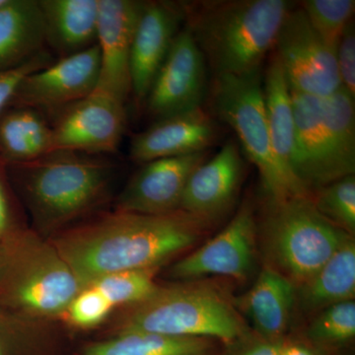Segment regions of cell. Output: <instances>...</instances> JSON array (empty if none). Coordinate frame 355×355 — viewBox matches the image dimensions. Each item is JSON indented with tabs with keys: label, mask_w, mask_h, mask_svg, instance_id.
<instances>
[{
	"label": "cell",
	"mask_w": 355,
	"mask_h": 355,
	"mask_svg": "<svg viewBox=\"0 0 355 355\" xmlns=\"http://www.w3.org/2000/svg\"><path fill=\"white\" fill-rule=\"evenodd\" d=\"M211 226L181 209L163 216L116 210L65 231L53 245L84 287L111 273L160 268L202 241Z\"/></svg>",
	"instance_id": "6da1fadb"
},
{
	"label": "cell",
	"mask_w": 355,
	"mask_h": 355,
	"mask_svg": "<svg viewBox=\"0 0 355 355\" xmlns=\"http://www.w3.org/2000/svg\"><path fill=\"white\" fill-rule=\"evenodd\" d=\"M183 7L187 27L218 76L260 70L291 4L284 0H216Z\"/></svg>",
	"instance_id": "7a4b0ae2"
},
{
	"label": "cell",
	"mask_w": 355,
	"mask_h": 355,
	"mask_svg": "<svg viewBox=\"0 0 355 355\" xmlns=\"http://www.w3.org/2000/svg\"><path fill=\"white\" fill-rule=\"evenodd\" d=\"M125 331L214 338L226 347L250 333L235 299L214 282L202 279L158 284L146 299L127 307L119 329Z\"/></svg>",
	"instance_id": "3957f363"
},
{
	"label": "cell",
	"mask_w": 355,
	"mask_h": 355,
	"mask_svg": "<svg viewBox=\"0 0 355 355\" xmlns=\"http://www.w3.org/2000/svg\"><path fill=\"white\" fill-rule=\"evenodd\" d=\"M33 216L57 228L101 205L113 180V161L102 155L57 150L11 164Z\"/></svg>",
	"instance_id": "277c9868"
},
{
	"label": "cell",
	"mask_w": 355,
	"mask_h": 355,
	"mask_svg": "<svg viewBox=\"0 0 355 355\" xmlns=\"http://www.w3.org/2000/svg\"><path fill=\"white\" fill-rule=\"evenodd\" d=\"M83 288L53 243L14 229L0 245V309L13 317L64 314Z\"/></svg>",
	"instance_id": "5b68a950"
},
{
	"label": "cell",
	"mask_w": 355,
	"mask_h": 355,
	"mask_svg": "<svg viewBox=\"0 0 355 355\" xmlns=\"http://www.w3.org/2000/svg\"><path fill=\"white\" fill-rule=\"evenodd\" d=\"M349 237L318 211L311 195L268 200L258 227L265 266L284 275L296 288Z\"/></svg>",
	"instance_id": "8992f818"
},
{
	"label": "cell",
	"mask_w": 355,
	"mask_h": 355,
	"mask_svg": "<svg viewBox=\"0 0 355 355\" xmlns=\"http://www.w3.org/2000/svg\"><path fill=\"white\" fill-rule=\"evenodd\" d=\"M212 102L216 114L233 128L247 157L260 173L268 200L311 195L277 163L270 144L261 69L214 78Z\"/></svg>",
	"instance_id": "52a82bcc"
},
{
	"label": "cell",
	"mask_w": 355,
	"mask_h": 355,
	"mask_svg": "<svg viewBox=\"0 0 355 355\" xmlns=\"http://www.w3.org/2000/svg\"><path fill=\"white\" fill-rule=\"evenodd\" d=\"M275 46L293 90L326 98L342 86L336 53L311 27L301 7L287 12Z\"/></svg>",
	"instance_id": "ba28073f"
},
{
	"label": "cell",
	"mask_w": 355,
	"mask_h": 355,
	"mask_svg": "<svg viewBox=\"0 0 355 355\" xmlns=\"http://www.w3.org/2000/svg\"><path fill=\"white\" fill-rule=\"evenodd\" d=\"M55 116L49 153L109 155L118 150L127 127L125 103L98 90Z\"/></svg>",
	"instance_id": "9c48e42d"
},
{
	"label": "cell",
	"mask_w": 355,
	"mask_h": 355,
	"mask_svg": "<svg viewBox=\"0 0 355 355\" xmlns=\"http://www.w3.org/2000/svg\"><path fill=\"white\" fill-rule=\"evenodd\" d=\"M257 250L258 226L247 200L220 232L175 263L170 275L182 282L210 275L244 282L253 273Z\"/></svg>",
	"instance_id": "30bf717a"
},
{
	"label": "cell",
	"mask_w": 355,
	"mask_h": 355,
	"mask_svg": "<svg viewBox=\"0 0 355 355\" xmlns=\"http://www.w3.org/2000/svg\"><path fill=\"white\" fill-rule=\"evenodd\" d=\"M99 73L100 51L96 44L26 77L9 105L57 114L94 92Z\"/></svg>",
	"instance_id": "8fae6325"
},
{
	"label": "cell",
	"mask_w": 355,
	"mask_h": 355,
	"mask_svg": "<svg viewBox=\"0 0 355 355\" xmlns=\"http://www.w3.org/2000/svg\"><path fill=\"white\" fill-rule=\"evenodd\" d=\"M207 87L202 51L184 25L173 42L147 95V111L156 121L200 108Z\"/></svg>",
	"instance_id": "7c38bea8"
},
{
	"label": "cell",
	"mask_w": 355,
	"mask_h": 355,
	"mask_svg": "<svg viewBox=\"0 0 355 355\" xmlns=\"http://www.w3.org/2000/svg\"><path fill=\"white\" fill-rule=\"evenodd\" d=\"M207 158L202 151L144 163L121 191L116 210L146 216L177 211L191 175Z\"/></svg>",
	"instance_id": "4fadbf2b"
},
{
	"label": "cell",
	"mask_w": 355,
	"mask_h": 355,
	"mask_svg": "<svg viewBox=\"0 0 355 355\" xmlns=\"http://www.w3.org/2000/svg\"><path fill=\"white\" fill-rule=\"evenodd\" d=\"M142 1L99 0L100 73L95 90L127 102L132 94L130 53Z\"/></svg>",
	"instance_id": "5bb4252c"
},
{
	"label": "cell",
	"mask_w": 355,
	"mask_h": 355,
	"mask_svg": "<svg viewBox=\"0 0 355 355\" xmlns=\"http://www.w3.org/2000/svg\"><path fill=\"white\" fill-rule=\"evenodd\" d=\"M184 21L183 4L168 1L142 4L130 53L132 94L139 106L146 103L154 78Z\"/></svg>",
	"instance_id": "9a60e30c"
},
{
	"label": "cell",
	"mask_w": 355,
	"mask_h": 355,
	"mask_svg": "<svg viewBox=\"0 0 355 355\" xmlns=\"http://www.w3.org/2000/svg\"><path fill=\"white\" fill-rule=\"evenodd\" d=\"M291 93L295 123L294 174L312 193V190L349 175L343 170L331 147L324 125L322 98L291 88Z\"/></svg>",
	"instance_id": "2e32d148"
},
{
	"label": "cell",
	"mask_w": 355,
	"mask_h": 355,
	"mask_svg": "<svg viewBox=\"0 0 355 355\" xmlns=\"http://www.w3.org/2000/svg\"><path fill=\"white\" fill-rule=\"evenodd\" d=\"M239 147L228 142L198 166L184 191L180 209L214 225L234 205L244 178Z\"/></svg>",
	"instance_id": "e0dca14e"
},
{
	"label": "cell",
	"mask_w": 355,
	"mask_h": 355,
	"mask_svg": "<svg viewBox=\"0 0 355 355\" xmlns=\"http://www.w3.org/2000/svg\"><path fill=\"white\" fill-rule=\"evenodd\" d=\"M217 137L216 123L200 108L156 121L133 137L130 156L144 164L156 159L207 151Z\"/></svg>",
	"instance_id": "ac0fdd59"
},
{
	"label": "cell",
	"mask_w": 355,
	"mask_h": 355,
	"mask_svg": "<svg viewBox=\"0 0 355 355\" xmlns=\"http://www.w3.org/2000/svg\"><path fill=\"white\" fill-rule=\"evenodd\" d=\"M235 305L257 335L282 342L296 305V286L284 275L263 266L251 288L236 299Z\"/></svg>",
	"instance_id": "d6986e66"
},
{
	"label": "cell",
	"mask_w": 355,
	"mask_h": 355,
	"mask_svg": "<svg viewBox=\"0 0 355 355\" xmlns=\"http://www.w3.org/2000/svg\"><path fill=\"white\" fill-rule=\"evenodd\" d=\"M46 28V44L58 58L80 53L97 44L99 0H38Z\"/></svg>",
	"instance_id": "ffe728a7"
},
{
	"label": "cell",
	"mask_w": 355,
	"mask_h": 355,
	"mask_svg": "<svg viewBox=\"0 0 355 355\" xmlns=\"http://www.w3.org/2000/svg\"><path fill=\"white\" fill-rule=\"evenodd\" d=\"M46 44L38 0H4L0 6V71L31 60Z\"/></svg>",
	"instance_id": "44dd1931"
},
{
	"label": "cell",
	"mask_w": 355,
	"mask_h": 355,
	"mask_svg": "<svg viewBox=\"0 0 355 355\" xmlns=\"http://www.w3.org/2000/svg\"><path fill=\"white\" fill-rule=\"evenodd\" d=\"M354 297L355 243L350 236L309 280L296 288V304L303 314L312 317Z\"/></svg>",
	"instance_id": "7402d4cb"
},
{
	"label": "cell",
	"mask_w": 355,
	"mask_h": 355,
	"mask_svg": "<svg viewBox=\"0 0 355 355\" xmlns=\"http://www.w3.org/2000/svg\"><path fill=\"white\" fill-rule=\"evenodd\" d=\"M263 93L266 123L275 157L280 167L300 184L294 174L295 123L291 87L275 53L266 67Z\"/></svg>",
	"instance_id": "603a6c76"
},
{
	"label": "cell",
	"mask_w": 355,
	"mask_h": 355,
	"mask_svg": "<svg viewBox=\"0 0 355 355\" xmlns=\"http://www.w3.org/2000/svg\"><path fill=\"white\" fill-rule=\"evenodd\" d=\"M81 355H225V345L200 336L125 331L109 340L89 343Z\"/></svg>",
	"instance_id": "cb8c5ba5"
},
{
	"label": "cell",
	"mask_w": 355,
	"mask_h": 355,
	"mask_svg": "<svg viewBox=\"0 0 355 355\" xmlns=\"http://www.w3.org/2000/svg\"><path fill=\"white\" fill-rule=\"evenodd\" d=\"M51 139V125L38 111L15 108L0 119V150L10 164L48 153Z\"/></svg>",
	"instance_id": "d4e9b609"
},
{
	"label": "cell",
	"mask_w": 355,
	"mask_h": 355,
	"mask_svg": "<svg viewBox=\"0 0 355 355\" xmlns=\"http://www.w3.org/2000/svg\"><path fill=\"white\" fill-rule=\"evenodd\" d=\"M324 128L338 162L347 175L355 171L354 97L340 86L333 94L322 98Z\"/></svg>",
	"instance_id": "484cf974"
},
{
	"label": "cell",
	"mask_w": 355,
	"mask_h": 355,
	"mask_svg": "<svg viewBox=\"0 0 355 355\" xmlns=\"http://www.w3.org/2000/svg\"><path fill=\"white\" fill-rule=\"evenodd\" d=\"M306 336L310 345L319 352L349 345L355 336L354 300L330 306L313 315Z\"/></svg>",
	"instance_id": "4316f807"
},
{
	"label": "cell",
	"mask_w": 355,
	"mask_h": 355,
	"mask_svg": "<svg viewBox=\"0 0 355 355\" xmlns=\"http://www.w3.org/2000/svg\"><path fill=\"white\" fill-rule=\"evenodd\" d=\"M318 211L331 224L354 237L355 233V177H343L311 193Z\"/></svg>",
	"instance_id": "83f0119b"
},
{
	"label": "cell",
	"mask_w": 355,
	"mask_h": 355,
	"mask_svg": "<svg viewBox=\"0 0 355 355\" xmlns=\"http://www.w3.org/2000/svg\"><path fill=\"white\" fill-rule=\"evenodd\" d=\"M301 8L313 30L336 53L345 28L352 21L354 0H306Z\"/></svg>",
	"instance_id": "f1b7e54d"
},
{
	"label": "cell",
	"mask_w": 355,
	"mask_h": 355,
	"mask_svg": "<svg viewBox=\"0 0 355 355\" xmlns=\"http://www.w3.org/2000/svg\"><path fill=\"white\" fill-rule=\"evenodd\" d=\"M158 270L151 268L111 273L93 280L88 286L101 292L114 308L130 307L146 299L157 287L155 275Z\"/></svg>",
	"instance_id": "f546056e"
},
{
	"label": "cell",
	"mask_w": 355,
	"mask_h": 355,
	"mask_svg": "<svg viewBox=\"0 0 355 355\" xmlns=\"http://www.w3.org/2000/svg\"><path fill=\"white\" fill-rule=\"evenodd\" d=\"M114 307L95 287L84 286L65 311L72 326L92 329L99 326L110 316Z\"/></svg>",
	"instance_id": "4dcf8cb0"
},
{
	"label": "cell",
	"mask_w": 355,
	"mask_h": 355,
	"mask_svg": "<svg viewBox=\"0 0 355 355\" xmlns=\"http://www.w3.org/2000/svg\"><path fill=\"white\" fill-rule=\"evenodd\" d=\"M55 60L51 57V53L43 51L31 60L14 69L1 70L0 71V114L13 99L16 91L26 77L37 70L48 67Z\"/></svg>",
	"instance_id": "1f68e13d"
},
{
	"label": "cell",
	"mask_w": 355,
	"mask_h": 355,
	"mask_svg": "<svg viewBox=\"0 0 355 355\" xmlns=\"http://www.w3.org/2000/svg\"><path fill=\"white\" fill-rule=\"evenodd\" d=\"M336 64L340 83L355 97V30L354 21L343 32L336 51Z\"/></svg>",
	"instance_id": "d6a6232c"
},
{
	"label": "cell",
	"mask_w": 355,
	"mask_h": 355,
	"mask_svg": "<svg viewBox=\"0 0 355 355\" xmlns=\"http://www.w3.org/2000/svg\"><path fill=\"white\" fill-rule=\"evenodd\" d=\"M280 343L266 340L257 334L253 336L250 331L232 347H237V355H280Z\"/></svg>",
	"instance_id": "836d02e7"
},
{
	"label": "cell",
	"mask_w": 355,
	"mask_h": 355,
	"mask_svg": "<svg viewBox=\"0 0 355 355\" xmlns=\"http://www.w3.org/2000/svg\"><path fill=\"white\" fill-rule=\"evenodd\" d=\"M14 228L11 225L10 209L6 191L0 182V245L10 235Z\"/></svg>",
	"instance_id": "e575fe53"
},
{
	"label": "cell",
	"mask_w": 355,
	"mask_h": 355,
	"mask_svg": "<svg viewBox=\"0 0 355 355\" xmlns=\"http://www.w3.org/2000/svg\"><path fill=\"white\" fill-rule=\"evenodd\" d=\"M280 355H320V352L312 345L284 340L280 343Z\"/></svg>",
	"instance_id": "d590c367"
},
{
	"label": "cell",
	"mask_w": 355,
	"mask_h": 355,
	"mask_svg": "<svg viewBox=\"0 0 355 355\" xmlns=\"http://www.w3.org/2000/svg\"><path fill=\"white\" fill-rule=\"evenodd\" d=\"M12 315L0 309V355H7L6 336L7 329L10 327L13 320Z\"/></svg>",
	"instance_id": "8d00e7d4"
},
{
	"label": "cell",
	"mask_w": 355,
	"mask_h": 355,
	"mask_svg": "<svg viewBox=\"0 0 355 355\" xmlns=\"http://www.w3.org/2000/svg\"><path fill=\"white\" fill-rule=\"evenodd\" d=\"M4 0H0V6H1L2 3H3Z\"/></svg>",
	"instance_id": "74e56055"
}]
</instances>
